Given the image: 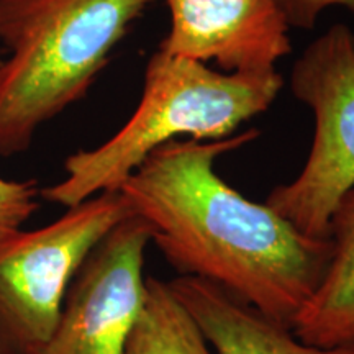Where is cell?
Returning <instances> with one entry per match:
<instances>
[{"label":"cell","instance_id":"obj_1","mask_svg":"<svg viewBox=\"0 0 354 354\" xmlns=\"http://www.w3.org/2000/svg\"><path fill=\"white\" fill-rule=\"evenodd\" d=\"M259 136L174 140L159 146L120 192L153 228V243L180 276L209 281L281 325L292 326L330 259V241L310 238L268 203L246 198L215 162Z\"/></svg>","mask_w":354,"mask_h":354},{"label":"cell","instance_id":"obj_2","mask_svg":"<svg viewBox=\"0 0 354 354\" xmlns=\"http://www.w3.org/2000/svg\"><path fill=\"white\" fill-rule=\"evenodd\" d=\"M284 77L276 69L259 74L220 73L210 66L156 50L145 71L143 94L125 125L94 149L66 159V177L41 190L44 201L77 205L118 190L159 146L180 140H223L276 102Z\"/></svg>","mask_w":354,"mask_h":354},{"label":"cell","instance_id":"obj_3","mask_svg":"<svg viewBox=\"0 0 354 354\" xmlns=\"http://www.w3.org/2000/svg\"><path fill=\"white\" fill-rule=\"evenodd\" d=\"M154 0H0V156L81 100Z\"/></svg>","mask_w":354,"mask_h":354},{"label":"cell","instance_id":"obj_4","mask_svg":"<svg viewBox=\"0 0 354 354\" xmlns=\"http://www.w3.org/2000/svg\"><path fill=\"white\" fill-rule=\"evenodd\" d=\"M290 91L313 112L315 130L300 174L269 192L266 203L304 234L328 238L338 202L354 189V33L330 26L290 69Z\"/></svg>","mask_w":354,"mask_h":354},{"label":"cell","instance_id":"obj_5","mask_svg":"<svg viewBox=\"0 0 354 354\" xmlns=\"http://www.w3.org/2000/svg\"><path fill=\"white\" fill-rule=\"evenodd\" d=\"M133 214L120 190L69 207L46 227L0 243V354H38L66 292L102 238Z\"/></svg>","mask_w":354,"mask_h":354},{"label":"cell","instance_id":"obj_6","mask_svg":"<svg viewBox=\"0 0 354 354\" xmlns=\"http://www.w3.org/2000/svg\"><path fill=\"white\" fill-rule=\"evenodd\" d=\"M151 241V225L138 215L115 225L79 268L38 354H125L145 305Z\"/></svg>","mask_w":354,"mask_h":354},{"label":"cell","instance_id":"obj_7","mask_svg":"<svg viewBox=\"0 0 354 354\" xmlns=\"http://www.w3.org/2000/svg\"><path fill=\"white\" fill-rule=\"evenodd\" d=\"M169 33L158 50L223 73L259 74L289 56L290 26L272 0H165Z\"/></svg>","mask_w":354,"mask_h":354},{"label":"cell","instance_id":"obj_8","mask_svg":"<svg viewBox=\"0 0 354 354\" xmlns=\"http://www.w3.org/2000/svg\"><path fill=\"white\" fill-rule=\"evenodd\" d=\"M169 286L216 354H354V344L339 348L305 344L289 326L203 279L180 276Z\"/></svg>","mask_w":354,"mask_h":354},{"label":"cell","instance_id":"obj_9","mask_svg":"<svg viewBox=\"0 0 354 354\" xmlns=\"http://www.w3.org/2000/svg\"><path fill=\"white\" fill-rule=\"evenodd\" d=\"M328 241L325 272L290 330L310 346H349L354 344V189L331 214Z\"/></svg>","mask_w":354,"mask_h":354},{"label":"cell","instance_id":"obj_10","mask_svg":"<svg viewBox=\"0 0 354 354\" xmlns=\"http://www.w3.org/2000/svg\"><path fill=\"white\" fill-rule=\"evenodd\" d=\"M125 354H216L169 282L148 276L138 322Z\"/></svg>","mask_w":354,"mask_h":354},{"label":"cell","instance_id":"obj_11","mask_svg":"<svg viewBox=\"0 0 354 354\" xmlns=\"http://www.w3.org/2000/svg\"><path fill=\"white\" fill-rule=\"evenodd\" d=\"M41 190L35 180H8L0 177V243L20 232L38 209Z\"/></svg>","mask_w":354,"mask_h":354},{"label":"cell","instance_id":"obj_12","mask_svg":"<svg viewBox=\"0 0 354 354\" xmlns=\"http://www.w3.org/2000/svg\"><path fill=\"white\" fill-rule=\"evenodd\" d=\"M290 28L312 30L326 8L343 7L354 13V0H272Z\"/></svg>","mask_w":354,"mask_h":354}]
</instances>
